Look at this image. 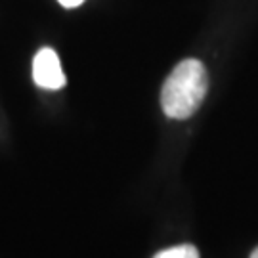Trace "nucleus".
<instances>
[{"label": "nucleus", "mask_w": 258, "mask_h": 258, "mask_svg": "<svg viewBox=\"0 0 258 258\" xmlns=\"http://www.w3.org/2000/svg\"><path fill=\"white\" fill-rule=\"evenodd\" d=\"M250 258H258V249H254V252L250 254Z\"/></svg>", "instance_id": "5"}, {"label": "nucleus", "mask_w": 258, "mask_h": 258, "mask_svg": "<svg viewBox=\"0 0 258 258\" xmlns=\"http://www.w3.org/2000/svg\"><path fill=\"white\" fill-rule=\"evenodd\" d=\"M153 258H199V250L194 245H178L157 252Z\"/></svg>", "instance_id": "3"}, {"label": "nucleus", "mask_w": 258, "mask_h": 258, "mask_svg": "<svg viewBox=\"0 0 258 258\" xmlns=\"http://www.w3.org/2000/svg\"><path fill=\"white\" fill-rule=\"evenodd\" d=\"M209 88V77L201 61L184 59L168 75L161 90V105L166 117L187 119L203 102Z\"/></svg>", "instance_id": "1"}, {"label": "nucleus", "mask_w": 258, "mask_h": 258, "mask_svg": "<svg viewBox=\"0 0 258 258\" xmlns=\"http://www.w3.org/2000/svg\"><path fill=\"white\" fill-rule=\"evenodd\" d=\"M33 79L40 88L59 90L65 86L61 61L52 48H42L33 59Z\"/></svg>", "instance_id": "2"}, {"label": "nucleus", "mask_w": 258, "mask_h": 258, "mask_svg": "<svg viewBox=\"0 0 258 258\" xmlns=\"http://www.w3.org/2000/svg\"><path fill=\"white\" fill-rule=\"evenodd\" d=\"M63 8H77V6H81L84 0H57Z\"/></svg>", "instance_id": "4"}]
</instances>
